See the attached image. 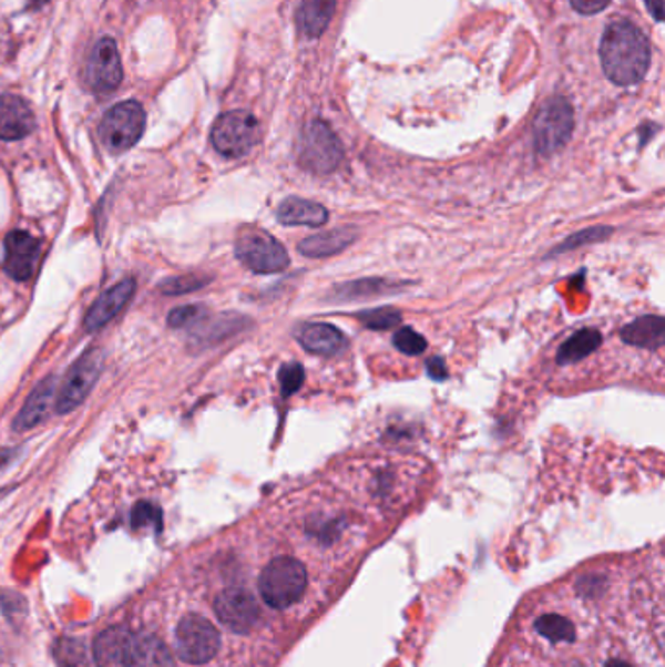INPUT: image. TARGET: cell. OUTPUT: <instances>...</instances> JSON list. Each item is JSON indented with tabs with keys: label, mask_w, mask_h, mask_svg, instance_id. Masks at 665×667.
Here are the masks:
<instances>
[{
	"label": "cell",
	"mask_w": 665,
	"mask_h": 667,
	"mask_svg": "<svg viewBox=\"0 0 665 667\" xmlns=\"http://www.w3.org/2000/svg\"><path fill=\"white\" fill-rule=\"evenodd\" d=\"M344 158L340 138L330 130V125L320 120L305 125L300 133L299 161L307 171L315 174H330L340 166Z\"/></svg>",
	"instance_id": "cell-6"
},
{
	"label": "cell",
	"mask_w": 665,
	"mask_h": 667,
	"mask_svg": "<svg viewBox=\"0 0 665 667\" xmlns=\"http://www.w3.org/2000/svg\"><path fill=\"white\" fill-rule=\"evenodd\" d=\"M41 258V243L25 230H14L4 240V271L12 279L25 281L35 274Z\"/></svg>",
	"instance_id": "cell-12"
},
{
	"label": "cell",
	"mask_w": 665,
	"mask_h": 667,
	"mask_svg": "<svg viewBox=\"0 0 665 667\" xmlns=\"http://www.w3.org/2000/svg\"><path fill=\"white\" fill-rule=\"evenodd\" d=\"M131 525L135 530H145V527H155L156 531H161L163 525V513L151 502H139L133 512H131Z\"/></svg>",
	"instance_id": "cell-30"
},
{
	"label": "cell",
	"mask_w": 665,
	"mask_h": 667,
	"mask_svg": "<svg viewBox=\"0 0 665 667\" xmlns=\"http://www.w3.org/2000/svg\"><path fill=\"white\" fill-rule=\"evenodd\" d=\"M127 667H176L171 648L155 635H135Z\"/></svg>",
	"instance_id": "cell-20"
},
{
	"label": "cell",
	"mask_w": 665,
	"mask_h": 667,
	"mask_svg": "<svg viewBox=\"0 0 665 667\" xmlns=\"http://www.w3.org/2000/svg\"><path fill=\"white\" fill-rule=\"evenodd\" d=\"M605 667H634L633 664H628L625 659H611L607 661V666Z\"/></svg>",
	"instance_id": "cell-37"
},
{
	"label": "cell",
	"mask_w": 665,
	"mask_h": 667,
	"mask_svg": "<svg viewBox=\"0 0 665 667\" xmlns=\"http://www.w3.org/2000/svg\"><path fill=\"white\" fill-rule=\"evenodd\" d=\"M305 383V369L300 363H285L279 369V384L285 397H291Z\"/></svg>",
	"instance_id": "cell-33"
},
{
	"label": "cell",
	"mask_w": 665,
	"mask_h": 667,
	"mask_svg": "<svg viewBox=\"0 0 665 667\" xmlns=\"http://www.w3.org/2000/svg\"><path fill=\"white\" fill-rule=\"evenodd\" d=\"M536 635L543 636L546 643H572L576 636V627L562 613H544L535 620Z\"/></svg>",
	"instance_id": "cell-24"
},
{
	"label": "cell",
	"mask_w": 665,
	"mask_h": 667,
	"mask_svg": "<svg viewBox=\"0 0 665 667\" xmlns=\"http://www.w3.org/2000/svg\"><path fill=\"white\" fill-rule=\"evenodd\" d=\"M53 397H55V379H53V377H48V379H43V381L33 389L30 399L25 400L22 412H20L17 420H14V428L20 430V432H24V430L35 428L38 423L43 422V420L48 418L49 407H51V402H53Z\"/></svg>",
	"instance_id": "cell-21"
},
{
	"label": "cell",
	"mask_w": 665,
	"mask_h": 667,
	"mask_svg": "<svg viewBox=\"0 0 665 667\" xmlns=\"http://www.w3.org/2000/svg\"><path fill=\"white\" fill-rule=\"evenodd\" d=\"M600 55L608 81L633 86L648 73L652 51L641 28L628 20H615L601 38Z\"/></svg>",
	"instance_id": "cell-1"
},
{
	"label": "cell",
	"mask_w": 665,
	"mask_h": 667,
	"mask_svg": "<svg viewBox=\"0 0 665 667\" xmlns=\"http://www.w3.org/2000/svg\"><path fill=\"white\" fill-rule=\"evenodd\" d=\"M35 127L32 107L14 94H0V138L18 141L32 133Z\"/></svg>",
	"instance_id": "cell-14"
},
{
	"label": "cell",
	"mask_w": 665,
	"mask_h": 667,
	"mask_svg": "<svg viewBox=\"0 0 665 667\" xmlns=\"http://www.w3.org/2000/svg\"><path fill=\"white\" fill-rule=\"evenodd\" d=\"M123 81V66L120 51L112 38H102L90 51L86 63V82L94 92H112Z\"/></svg>",
	"instance_id": "cell-11"
},
{
	"label": "cell",
	"mask_w": 665,
	"mask_h": 667,
	"mask_svg": "<svg viewBox=\"0 0 665 667\" xmlns=\"http://www.w3.org/2000/svg\"><path fill=\"white\" fill-rule=\"evenodd\" d=\"M205 315H207V310L203 309L202 305H186V307L172 310L168 315V325L172 328H187V326L202 322Z\"/></svg>",
	"instance_id": "cell-32"
},
{
	"label": "cell",
	"mask_w": 665,
	"mask_h": 667,
	"mask_svg": "<svg viewBox=\"0 0 665 667\" xmlns=\"http://www.w3.org/2000/svg\"><path fill=\"white\" fill-rule=\"evenodd\" d=\"M309 576L303 562L293 556H277L262 569L258 592L272 609H289L305 597Z\"/></svg>",
	"instance_id": "cell-2"
},
{
	"label": "cell",
	"mask_w": 665,
	"mask_h": 667,
	"mask_svg": "<svg viewBox=\"0 0 665 667\" xmlns=\"http://www.w3.org/2000/svg\"><path fill=\"white\" fill-rule=\"evenodd\" d=\"M359 320L367 326V328H371V330H392V328H397L400 325V312H397L395 309H389V307H385V309H375V310H366V312H361L359 315Z\"/></svg>",
	"instance_id": "cell-29"
},
{
	"label": "cell",
	"mask_w": 665,
	"mask_h": 667,
	"mask_svg": "<svg viewBox=\"0 0 665 667\" xmlns=\"http://www.w3.org/2000/svg\"><path fill=\"white\" fill-rule=\"evenodd\" d=\"M428 373H430L431 379H436V381H443V379L447 377V366L443 363V359H430V361H428Z\"/></svg>",
	"instance_id": "cell-35"
},
{
	"label": "cell",
	"mask_w": 665,
	"mask_h": 667,
	"mask_svg": "<svg viewBox=\"0 0 665 667\" xmlns=\"http://www.w3.org/2000/svg\"><path fill=\"white\" fill-rule=\"evenodd\" d=\"M213 610L221 623L236 635H248L260 623V605L244 587H228L221 592L213 602Z\"/></svg>",
	"instance_id": "cell-10"
},
{
	"label": "cell",
	"mask_w": 665,
	"mask_h": 667,
	"mask_svg": "<svg viewBox=\"0 0 665 667\" xmlns=\"http://www.w3.org/2000/svg\"><path fill=\"white\" fill-rule=\"evenodd\" d=\"M297 340L305 350L325 358L338 356L348 346L344 332L328 322H310L303 326L297 332Z\"/></svg>",
	"instance_id": "cell-16"
},
{
	"label": "cell",
	"mask_w": 665,
	"mask_h": 667,
	"mask_svg": "<svg viewBox=\"0 0 665 667\" xmlns=\"http://www.w3.org/2000/svg\"><path fill=\"white\" fill-rule=\"evenodd\" d=\"M328 217L325 205L303 197H287L277 207V219L287 227H323Z\"/></svg>",
	"instance_id": "cell-18"
},
{
	"label": "cell",
	"mask_w": 665,
	"mask_h": 667,
	"mask_svg": "<svg viewBox=\"0 0 665 667\" xmlns=\"http://www.w3.org/2000/svg\"><path fill=\"white\" fill-rule=\"evenodd\" d=\"M336 10V0H303L299 9L300 32L307 38L325 33Z\"/></svg>",
	"instance_id": "cell-22"
},
{
	"label": "cell",
	"mask_w": 665,
	"mask_h": 667,
	"mask_svg": "<svg viewBox=\"0 0 665 667\" xmlns=\"http://www.w3.org/2000/svg\"><path fill=\"white\" fill-rule=\"evenodd\" d=\"M646 7H648L649 14L656 18L657 22L664 20V0H646Z\"/></svg>",
	"instance_id": "cell-36"
},
{
	"label": "cell",
	"mask_w": 665,
	"mask_h": 667,
	"mask_svg": "<svg viewBox=\"0 0 665 667\" xmlns=\"http://www.w3.org/2000/svg\"><path fill=\"white\" fill-rule=\"evenodd\" d=\"M174 646L182 661L192 666H203L219 654V630L207 618L192 613L180 620L174 635Z\"/></svg>",
	"instance_id": "cell-5"
},
{
	"label": "cell",
	"mask_w": 665,
	"mask_h": 667,
	"mask_svg": "<svg viewBox=\"0 0 665 667\" xmlns=\"http://www.w3.org/2000/svg\"><path fill=\"white\" fill-rule=\"evenodd\" d=\"M260 138V123L244 110L221 115L212 131L213 147L228 158L248 155Z\"/></svg>",
	"instance_id": "cell-7"
},
{
	"label": "cell",
	"mask_w": 665,
	"mask_h": 667,
	"mask_svg": "<svg viewBox=\"0 0 665 667\" xmlns=\"http://www.w3.org/2000/svg\"><path fill=\"white\" fill-rule=\"evenodd\" d=\"M236 258L256 274H279L289 268L285 246L262 228H244L236 238Z\"/></svg>",
	"instance_id": "cell-3"
},
{
	"label": "cell",
	"mask_w": 665,
	"mask_h": 667,
	"mask_svg": "<svg viewBox=\"0 0 665 667\" xmlns=\"http://www.w3.org/2000/svg\"><path fill=\"white\" fill-rule=\"evenodd\" d=\"M133 294H135V281L127 277L100 295L96 302L90 307L86 320H84L86 330L96 332L100 328H104L110 320H114L133 299Z\"/></svg>",
	"instance_id": "cell-13"
},
{
	"label": "cell",
	"mask_w": 665,
	"mask_h": 667,
	"mask_svg": "<svg viewBox=\"0 0 665 667\" xmlns=\"http://www.w3.org/2000/svg\"><path fill=\"white\" fill-rule=\"evenodd\" d=\"M135 633L130 628L112 627L102 630L94 643V659L98 667H127Z\"/></svg>",
	"instance_id": "cell-15"
},
{
	"label": "cell",
	"mask_w": 665,
	"mask_h": 667,
	"mask_svg": "<svg viewBox=\"0 0 665 667\" xmlns=\"http://www.w3.org/2000/svg\"><path fill=\"white\" fill-rule=\"evenodd\" d=\"M601 342H603V338H601L600 330L584 328L562 343L556 359H559L560 366H572V363H577L587 356H592L593 351L600 348Z\"/></svg>",
	"instance_id": "cell-23"
},
{
	"label": "cell",
	"mask_w": 665,
	"mask_h": 667,
	"mask_svg": "<svg viewBox=\"0 0 665 667\" xmlns=\"http://www.w3.org/2000/svg\"><path fill=\"white\" fill-rule=\"evenodd\" d=\"M356 238L357 230L354 227L330 228L300 240L299 253L307 258H330L354 245Z\"/></svg>",
	"instance_id": "cell-17"
},
{
	"label": "cell",
	"mask_w": 665,
	"mask_h": 667,
	"mask_svg": "<svg viewBox=\"0 0 665 667\" xmlns=\"http://www.w3.org/2000/svg\"><path fill=\"white\" fill-rule=\"evenodd\" d=\"M392 343L398 351H402L406 356H420L428 348V340L422 334L416 332L412 328H400L392 336Z\"/></svg>",
	"instance_id": "cell-28"
},
{
	"label": "cell",
	"mask_w": 665,
	"mask_h": 667,
	"mask_svg": "<svg viewBox=\"0 0 665 667\" xmlns=\"http://www.w3.org/2000/svg\"><path fill=\"white\" fill-rule=\"evenodd\" d=\"M664 318L657 315H646L636 318L621 330V340L644 350H659L664 346Z\"/></svg>",
	"instance_id": "cell-19"
},
{
	"label": "cell",
	"mask_w": 665,
	"mask_h": 667,
	"mask_svg": "<svg viewBox=\"0 0 665 667\" xmlns=\"http://www.w3.org/2000/svg\"><path fill=\"white\" fill-rule=\"evenodd\" d=\"M209 279L203 276H182V277H171V279H166L161 284V291L166 295H184L190 294V291H195V289H200L203 285L207 284Z\"/></svg>",
	"instance_id": "cell-31"
},
{
	"label": "cell",
	"mask_w": 665,
	"mask_h": 667,
	"mask_svg": "<svg viewBox=\"0 0 665 667\" xmlns=\"http://www.w3.org/2000/svg\"><path fill=\"white\" fill-rule=\"evenodd\" d=\"M55 658L63 667H89V654L79 640L61 638L55 646Z\"/></svg>",
	"instance_id": "cell-26"
},
{
	"label": "cell",
	"mask_w": 665,
	"mask_h": 667,
	"mask_svg": "<svg viewBox=\"0 0 665 667\" xmlns=\"http://www.w3.org/2000/svg\"><path fill=\"white\" fill-rule=\"evenodd\" d=\"M574 131V107L569 100H546L533 123V141L539 155H554L564 147Z\"/></svg>",
	"instance_id": "cell-4"
},
{
	"label": "cell",
	"mask_w": 665,
	"mask_h": 667,
	"mask_svg": "<svg viewBox=\"0 0 665 667\" xmlns=\"http://www.w3.org/2000/svg\"><path fill=\"white\" fill-rule=\"evenodd\" d=\"M572 7L580 12V14H597L601 10H605L608 7L611 0H570Z\"/></svg>",
	"instance_id": "cell-34"
},
{
	"label": "cell",
	"mask_w": 665,
	"mask_h": 667,
	"mask_svg": "<svg viewBox=\"0 0 665 667\" xmlns=\"http://www.w3.org/2000/svg\"><path fill=\"white\" fill-rule=\"evenodd\" d=\"M145 131V110L139 102L115 104L100 123V137L112 153L130 151Z\"/></svg>",
	"instance_id": "cell-8"
},
{
	"label": "cell",
	"mask_w": 665,
	"mask_h": 667,
	"mask_svg": "<svg viewBox=\"0 0 665 667\" xmlns=\"http://www.w3.org/2000/svg\"><path fill=\"white\" fill-rule=\"evenodd\" d=\"M100 371H102V351L96 348H90L74 361V366H71L69 373L65 374V381L59 389L58 404H55L59 414H69L84 402L90 391L94 389Z\"/></svg>",
	"instance_id": "cell-9"
},
{
	"label": "cell",
	"mask_w": 665,
	"mask_h": 667,
	"mask_svg": "<svg viewBox=\"0 0 665 667\" xmlns=\"http://www.w3.org/2000/svg\"><path fill=\"white\" fill-rule=\"evenodd\" d=\"M611 233H613V228L608 227L585 228V230H580L577 235L569 236L562 245L556 246V248L552 250L551 256H554V254L569 253V250H574V248H580V246L590 245V243H597V240L607 238Z\"/></svg>",
	"instance_id": "cell-27"
},
{
	"label": "cell",
	"mask_w": 665,
	"mask_h": 667,
	"mask_svg": "<svg viewBox=\"0 0 665 667\" xmlns=\"http://www.w3.org/2000/svg\"><path fill=\"white\" fill-rule=\"evenodd\" d=\"M389 287H397V285H390L389 281H382V279H361V281H351V284L336 287L334 297L341 299V301H349V299H357V297L389 294Z\"/></svg>",
	"instance_id": "cell-25"
}]
</instances>
